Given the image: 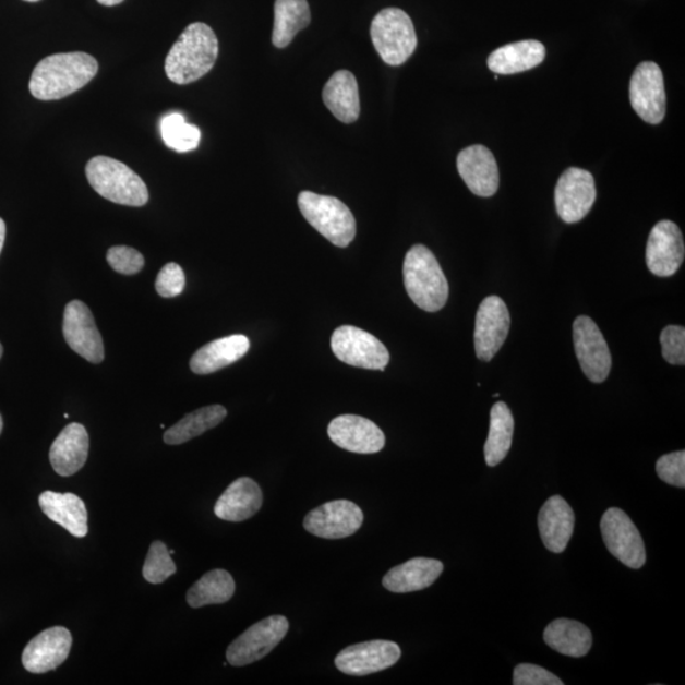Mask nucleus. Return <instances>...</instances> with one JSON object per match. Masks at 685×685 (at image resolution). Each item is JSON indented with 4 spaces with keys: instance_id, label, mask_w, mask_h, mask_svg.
<instances>
[{
    "instance_id": "obj_1",
    "label": "nucleus",
    "mask_w": 685,
    "mask_h": 685,
    "mask_svg": "<svg viewBox=\"0 0 685 685\" xmlns=\"http://www.w3.org/2000/svg\"><path fill=\"white\" fill-rule=\"evenodd\" d=\"M97 73L98 61L89 53H56L35 67L29 92L40 100L65 98L85 87Z\"/></svg>"
},
{
    "instance_id": "obj_2",
    "label": "nucleus",
    "mask_w": 685,
    "mask_h": 685,
    "mask_svg": "<svg viewBox=\"0 0 685 685\" xmlns=\"http://www.w3.org/2000/svg\"><path fill=\"white\" fill-rule=\"evenodd\" d=\"M219 57V40L206 23H192L171 46L166 59V74L176 84L184 85L205 76Z\"/></svg>"
},
{
    "instance_id": "obj_3",
    "label": "nucleus",
    "mask_w": 685,
    "mask_h": 685,
    "mask_svg": "<svg viewBox=\"0 0 685 685\" xmlns=\"http://www.w3.org/2000/svg\"><path fill=\"white\" fill-rule=\"evenodd\" d=\"M404 284L409 298L428 313L445 308L449 286L434 254L422 244L414 245L405 256Z\"/></svg>"
},
{
    "instance_id": "obj_4",
    "label": "nucleus",
    "mask_w": 685,
    "mask_h": 685,
    "mask_svg": "<svg viewBox=\"0 0 685 685\" xmlns=\"http://www.w3.org/2000/svg\"><path fill=\"white\" fill-rule=\"evenodd\" d=\"M85 175L93 190L117 205L142 207L149 201L143 179L120 160L103 155L92 158Z\"/></svg>"
},
{
    "instance_id": "obj_5",
    "label": "nucleus",
    "mask_w": 685,
    "mask_h": 685,
    "mask_svg": "<svg viewBox=\"0 0 685 685\" xmlns=\"http://www.w3.org/2000/svg\"><path fill=\"white\" fill-rule=\"evenodd\" d=\"M299 208L311 227L332 244L346 248L356 238L354 216L340 200L302 191L299 194Z\"/></svg>"
},
{
    "instance_id": "obj_6",
    "label": "nucleus",
    "mask_w": 685,
    "mask_h": 685,
    "mask_svg": "<svg viewBox=\"0 0 685 685\" xmlns=\"http://www.w3.org/2000/svg\"><path fill=\"white\" fill-rule=\"evenodd\" d=\"M371 40L387 65L399 67L417 50L414 25L399 8H386L371 23Z\"/></svg>"
},
{
    "instance_id": "obj_7",
    "label": "nucleus",
    "mask_w": 685,
    "mask_h": 685,
    "mask_svg": "<svg viewBox=\"0 0 685 685\" xmlns=\"http://www.w3.org/2000/svg\"><path fill=\"white\" fill-rule=\"evenodd\" d=\"M331 345L338 360L353 368L384 371L390 362L383 341L352 325H342L334 332Z\"/></svg>"
},
{
    "instance_id": "obj_8",
    "label": "nucleus",
    "mask_w": 685,
    "mask_h": 685,
    "mask_svg": "<svg viewBox=\"0 0 685 685\" xmlns=\"http://www.w3.org/2000/svg\"><path fill=\"white\" fill-rule=\"evenodd\" d=\"M290 628L284 616H271L256 622L233 640L227 650L228 663L232 666H245L267 657L276 649Z\"/></svg>"
},
{
    "instance_id": "obj_9",
    "label": "nucleus",
    "mask_w": 685,
    "mask_h": 685,
    "mask_svg": "<svg viewBox=\"0 0 685 685\" xmlns=\"http://www.w3.org/2000/svg\"><path fill=\"white\" fill-rule=\"evenodd\" d=\"M573 337L580 368L591 383L602 384L610 376L612 356L609 345L593 319L582 315L575 319Z\"/></svg>"
},
{
    "instance_id": "obj_10",
    "label": "nucleus",
    "mask_w": 685,
    "mask_h": 685,
    "mask_svg": "<svg viewBox=\"0 0 685 685\" xmlns=\"http://www.w3.org/2000/svg\"><path fill=\"white\" fill-rule=\"evenodd\" d=\"M601 531L606 550L629 569L646 563L645 543L634 521L624 510L610 508L603 514Z\"/></svg>"
},
{
    "instance_id": "obj_11",
    "label": "nucleus",
    "mask_w": 685,
    "mask_h": 685,
    "mask_svg": "<svg viewBox=\"0 0 685 685\" xmlns=\"http://www.w3.org/2000/svg\"><path fill=\"white\" fill-rule=\"evenodd\" d=\"M629 100L645 122H663L666 113L664 76L656 62L645 61L635 69L629 82Z\"/></svg>"
},
{
    "instance_id": "obj_12",
    "label": "nucleus",
    "mask_w": 685,
    "mask_h": 685,
    "mask_svg": "<svg viewBox=\"0 0 685 685\" xmlns=\"http://www.w3.org/2000/svg\"><path fill=\"white\" fill-rule=\"evenodd\" d=\"M596 199L594 177L588 170L569 168L558 178L555 204L563 221L567 224L581 221L590 213Z\"/></svg>"
},
{
    "instance_id": "obj_13",
    "label": "nucleus",
    "mask_w": 685,
    "mask_h": 685,
    "mask_svg": "<svg viewBox=\"0 0 685 685\" xmlns=\"http://www.w3.org/2000/svg\"><path fill=\"white\" fill-rule=\"evenodd\" d=\"M510 329V314L500 296L480 303L474 323V350L480 361L490 362L500 352Z\"/></svg>"
},
{
    "instance_id": "obj_14",
    "label": "nucleus",
    "mask_w": 685,
    "mask_h": 685,
    "mask_svg": "<svg viewBox=\"0 0 685 685\" xmlns=\"http://www.w3.org/2000/svg\"><path fill=\"white\" fill-rule=\"evenodd\" d=\"M363 512L350 501H333L311 510L303 528L325 540H341L353 536L363 525Z\"/></svg>"
},
{
    "instance_id": "obj_15",
    "label": "nucleus",
    "mask_w": 685,
    "mask_h": 685,
    "mask_svg": "<svg viewBox=\"0 0 685 685\" xmlns=\"http://www.w3.org/2000/svg\"><path fill=\"white\" fill-rule=\"evenodd\" d=\"M62 333L70 348L91 363L105 360L103 336L97 328L95 317L84 302L74 300L65 308Z\"/></svg>"
},
{
    "instance_id": "obj_16",
    "label": "nucleus",
    "mask_w": 685,
    "mask_h": 685,
    "mask_svg": "<svg viewBox=\"0 0 685 685\" xmlns=\"http://www.w3.org/2000/svg\"><path fill=\"white\" fill-rule=\"evenodd\" d=\"M400 658L398 644L373 640L342 649L336 658V666L342 674L364 676L386 671L398 663Z\"/></svg>"
},
{
    "instance_id": "obj_17",
    "label": "nucleus",
    "mask_w": 685,
    "mask_h": 685,
    "mask_svg": "<svg viewBox=\"0 0 685 685\" xmlns=\"http://www.w3.org/2000/svg\"><path fill=\"white\" fill-rule=\"evenodd\" d=\"M684 239L678 225L663 220L653 227L646 245V264L652 275L671 277L684 262Z\"/></svg>"
},
{
    "instance_id": "obj_18",
    "label": "nucleus",
    "mask_w": 685,
    "mask_h": 685,
    "mask_svg": "<svg viewBox=\"0 0 685 685\" xmlns=\"http://www.w3.org/2000/svg\"><path fill=\"white\" fill-rule=\"evenodd\" d=\"M72 645V634L65 627L45 629L23 650L22 664L34 674L56 671L68 659Z\"/></svg>"
},
{
    "instance_id": "obj_19",
    "label": "nucleus",
    "mask_w": 685,
    "mask_h": 685,
    "mask_svg": "<svg viewBox=\"0 0 685 685\" xmlns=\"http://www.w3.org/2000/svg\"><path fill=\"white\" fill-rule=\"evenodd\" d=\"M329 438L338 447L360 455L377 454L385 447L383 431L370 419L358 416H340L328 426Z\"/></svg>"
},
{
    "instance_id": "obj_20",
    "label": "nucleus",
    "mask_w": 685,
    "mask_h": 685,
    "mask_svg": "<svg viewBox=\"0 0 685 685\" xmlns=\"http://www.w3.org/2000/svg\"><path fill=\"white\" fill-rule=\"evenodd\" d=\"M457 169L466 185L479 197H492L500 189V168L485 146L466 147L458 154Z\"/></svg>"
},
{
    "instance_id": "obj_21",
    "label": "nucleus",
    "mask_w": 685,
    "mask_h": 685,
    "mask_svg": "<svg viewBox=\"0 0 685 685\" xmlns=\"http://www.w3.org/2000/svg\"><path fill=\"white\" fill-rule=\"evenodd\" d=\"M89 454V435L82 424L72 423L64 428L50 448L53 471L62 478L73 477L83 469Z\"/></svg>"
},
{
    "instance_id": "obj_22",
    "label": "nucleus",
    "mask_w": 685,
    "mask_h": 685,
    "mask_svg": "<svg viewBox=\"0 0 685 685\" xmlns=\"http://www.w3.org/2000/svg\"><path fill=\"white\" fill-rule=\"evenodd\" d=\"M575 514L569 504L560 495L549 497L539 514V528L544 546L555 554H562L572 540Z\"/></svg>"
},
{
    "instance_id": "obj_23",
    "label": "nucleus",
    "mask_w": 685,
    "mask_h": 685,
    "mask_svg": "<svg viewBox=\"0 0 685 685\" xmlns=\"http://www.w3.org/2000/svg\"><path fill=\"white\" fill-rule=\"evenodd\" d=\"M262 489L251 478H239L225 490L215 504V516L228 521H244L262 508Z\"/></svg>"
},
{
    "instance_id": "obj_24",
    "label": "nucleus",
    "mask_w": 685,
    "mask_h": 685,
    "mask_svg": "<svg viewBox=\"0 0 685 685\" xmlns=\"http://www.w3.org/2000/svg\"><path fill=\"white\" fill-rule=\"evenodd\" d=\"M445 569L438 560L416 557L393 567L383 579V586L393 593H411L433 586Z\"/></svg>"
},
{
    "instance_id": "obj_25",
    "label": "nucleus",
    "mask_w": 685,
    "mask_h": 685,
    "mask_svg": "<svg viewBox=\"0 0 685 685\" xmlns=\"http://www.w3.org/2000/svg\"><path fill=\"white\" fill-rule=\"evenodd\" d=\"M38 504L46 517L65 528L76 539L88 534V512L80 496L45 492L38 497Z\"/></svg>"
},
{
    "instance_id": "obj_26",
    "label": "nucleus",
    "mask_w": 685,
    "mask_h": 685,
    "mask_svg": "<svg viewBox=\"0 0 685 685\" xmlns=\"http://www.w3.org/2000/svg\"><path fill=\"white\" fill-rule=\"evenodd\" d=\"M249 348H251V341L241 334L216 339L207 342L193 354L190 368L196 375H209L241 360L248 353Z\"/></svg>"
},
{
    "instance_id": "obj_27",
    "label": "nucleus",
    "mask_w": 685,
    "mask_h": 685,
    "mask_svg": "<svg viewBox=\"0 0 685 685\" xmlns=\"http://www.w3.org/2000/svg\"><path fill=\"white\" fill-rule=\"evenodd\" d=\"M323 100L340 122H356L361 113L360 91L356 76L348 70L334 73L325 84Z\"/></svg>"
},
{
    "instance_id": "obj_28",
    "label": "nucleus",
    "mask_w": 685,
    "mask_h": 685,
    "mask_svg": "<svg viewBox=\"0 0 685 685\" xmlns=\"http://www.w3.org/2000/svg\"><path fill=\"white\" fill-rule=\"evenodd\" d=\"M546 58L543 44L526 40L502 46L488 58V67L496 75H512L527 72Z\"/></svg>"
},
{
    "instance_id": "obj_29",
    "label": "nucleus",
    "mask_w": 685,
    "mask_h": 685,
    "mask_svg": "<svg viewBox=\"0 0 685 685\" xmlns=\"http://www.w3.org/2000/svg\"><path fill=\"white\" fill-rule=\"evenodd\" d=\"M543 640L563 656L582 658L590 651L593 636L580 622L558 618L544 629Z\"/></svg>"
},
{
    "instance_id": "obj_30",
    "label": "nucleus",
    "mask_w": 685,
    "mask_h": 685,
    "mask_svg": "<svg viewBox=\"0 0 685 685\" xmlns=\"http://www.w3.org/2000/svg\"><path fill=\"white\" fill-rule=\"evenodd\" d=\"M310 22L311 12L308 0H276L272 43L277 49L287 48L295 36L310 25Z\"/></svg>"
},
{
    "instance_id": "obj_31",
    "label": "nucleus",
    "mask_w": 685,
    "mask_h": 685,
    "mask_svg": "<svg viewBox=\"0 0 685 685\" xmlns=\"http://www.w3.org/2000/svg\"><path fill=\"white\" fill-rule=\"evenodd\" d=\"M228 410L223 405H209L190 412L165 433V442L169 446L183 445L209 430H214L227 418Z\"/></svg>"
},
{
    "instance_id": "obj_32",
    "label": "nucleus",
    "mask_w": 685,
    "mask_h": 685,
    "mask_svg": "<svg viewBox=\"0 0 685 685\" xmlns=\"http://www.w3.org/2000/svg\"><path fill=\"white\" fill-rule=\"evenodd\" d=\"M514 418L508 405L496 402L490 411V430L485 443V461L490 467L500 465L507 457L513 441Z\"/></svg>"
},
{
    "instance_id": "obj_33",
    "label": "nucleus",
    "mask_w": 685,
    "mask_h": 685,
    "mask_svg": "<svg viewBox=\"0 0 685 685\" xmlns=\"http://www.w3.org/2000/svg\"><path fill=\"white\" fill-rule=\"evenodd\" d=\"M233 593H236V581H233L231 574L227 570L216 569L208 572L193 584L187 593V603L192 609L223 604L229 602Z\"/></svg>"
},
{
    "instance_id": "obj_34",
    "label": "nucleus",
    "mask_w": 685,
    "mask_h": 685,
    "mask_svg": "<svg viewBox=\"0 0 685 685\" xmlns=\"http://www.w3.org/2000/svg\"><path fill=\"white\" fill-rule=\"evenodd\" d=\"M163 142L178 153H189L197 149L201 142V131L194 124L187 123L181 113H170L160 121Z\"/></svg>"
},
{
    "instance_id": "obj_35",
    "label": "nucleus",
    "mask_w": 685,
    "mask_h": 685,
    "mask_svg": "<svg viewBox=\"0 0 685 685\" xmlns=\"http://www.w3.org/2000/svg\"><path fill=\"white\" fill-rule=\"evenodd\" d=\"M177 573L166 543L154 541L144 564L143 575L146 581L161 584Z\"/></svg>"
},
{
    "instance_id": "obj_36",
    "label": "nucleus",
    "mask_w": 685,
    "mask_h": 685,
    "mask_svg": "<svg viewBox=\"0 0 685 685\" xmlns=\"http://www.w3.org/2000/svg\"><path fill=\"white\" fill-rule=\"evenodd\" d=\"M107 262L117 274L124 276L136 275L145 266L143 254L127 245L110 248L107 252Z\"/></svg>"
},
{
    "instance_id": "obj_37",
    "label": "nucleus",
    "mask_w": 685,
    "mask_h": 685,
    "mask_svg": "<svg viewBox=\"0 0 685 685\" xmlns=\"http://www.w3.org/2000/svg\"><path fill=\"white\" fill-rule=\"evenodd\" d=\"M661 350L664 360L674 365L685 364V329L681 325H669L661 332Z\"/></svg>"
},
{
    "instance_id": "obj_38",
    "label": "nucleus",
    "mask_w": 685,
    "mask_h": 685,
    "mask_svg": "<svg viewBox=\"0 0 685 685\" xmlns=\"http://www.w3.org/2000/svg\"><path fill=\"white\" fill-rule=\"evenodd\" d=\"M658 477L669 485L685 486V453L678 450L660 457L657 462Z\"/></svg>"
},
{
    "instance_id": "obj_39",
    "label": "nucleus",
    "mask_w": 685,
    "mask_h": 685,
    "mask_svg": "<svg viewBox=\"0 0 685 685\" xmlns=\"http://www.w3.org/2000/svg\"><path fill=\"white\" fill-rule=\"evenodd\" d=\"M185 276L181 266L177 263H168L161 268L155 283V288L161 298H176L183 292Z\"/></svg>"
},
{
    "instance_id": "obj_40",
    "label": "nucleus",
    "mask_w": 685,
    "mask_h": 685,
    "mask_svg": "<svg viewBox=\"0 0 685 685\" xmlns=\"http://www.w3.org/2000/svg\"><path fill=\"white\" fill-rule=\"evenodd\" d=\"M514 685H563L555 674L539 665L520 664L514 669Z\"/></svg>"
},
{
    "instance_id": "obj_41",
    "label": "nucleus",
    "mask_w": 685,
    "mask_h": 685,
    "mask_svg": "<svg viewBox=\"0 0 685 685\" xmlns=\"http://www.w3.org/2000/svg\"><path fill=\"white\" fill-rule=\"evenodd\" d=\"M4 241H5V223L3 221V219H0V253H2L3 251Z\"/></svg>"
},
{
    "instance_id": "obj_42",
    "label": "nucleus",
    "mask_w": 685,
    "mask_h": 685,
    "mask_svg": "<svg viewBox=\"0 0 685 685\" xmlns=\"http://www.w3.org/2000/svg\"><path fill=\"white\" fill-rule=\"evenodd\" d=\"M97 2L103 5L113 7L117 4H121L123 0H97Z\"/></svg>"
},
{
    "instance_id": "obj_43",
    "label": "nucleus",
    "mask_w": 685,
    "mask_h": 685,
    "mask_svg": "<svg viewBox=\"0 0 685 685\" xmlns=\"http://www.w3.org/2000/svg\"><path fill=\"white\" fill-rule=\"evenodd\" d=\"M3 431V418L2 416H0V434H2Z\"/></svg>"
},
{
    "instance_id": "obj_44",
    "label": "nucleus",
    "mask_w": 685,
    "mask_h": 685,
    "mask_svg": "<svg viewBox=\"0 0 685 685\" xmlns=\"http://www.w3.org/2000/svg\"><path fill=\"white\" fill-rule=\"evenodd\" d=\"M3 356V347H2V342H0V358H2Z\"/></svg>"
},
{
    "instance_id": "obj_45",
    "label": "nucleus",
    "mask_w": 685,
    "mask_h": 685,
    "mask_svg": "<svg viewBox=\"0 0 685 685\" xmlns=\"http://www.w3.org/2000/svg\"><path fill=\"white\" fill-rule=\"evenodd\" d=\"M25 2L35 3V2H40V0H25Z\"/></svg>"
}]
</instances>
